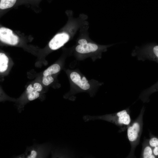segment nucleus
Instances as JSON below:
<instances>
[{
  "instance_id": "4",
  "label": "nucleus",
  "mask_w": 158,
  "mask_h": 158,
  "mask_svg": "<svg viewBox=\"0 0 158 158\" xmlns=\"http://www.w3.org/2000/svg\"><path fill=\"white\" fill-rule=\"evenodd\" d=\"M131 55L136 56L138 60H149L158 63V45L149 44L141 47L136 46Z\"/></svg>"
},
{
  "instance_id": "20",
  "label": "nucleus",
  "mask_w": 158,
  "mask_h": 158,
  "mask_svg": "<svg viewBox=\"0 0 158 158\" xmlns=\"http://www.w3.org/2000/svg\"><path fill=\"white\" fill-rule=\"evenodd\" d=\"M153 154L156 158H158V146L153 148Z\"/></svg>"
},
{
  "instance_id": "7",
  "label": "nucleus",
  "mask_w": 158,
  "mask_h": 158,
  "mask_svg": "<svg viewBox=\"0 0 158 158\" xmlns=\"http://www.w3.org/2000/svg\"><path fill=\"white\" fill-rule=\"evenodd\" d=\"M69 35L65 32L56 34L49 41V46L52 50L57 49L62 47L69 40Z\"/></svg>"
},
{
  "instance_id": "16",
  "label": "nucleus",
  "mask_w": 158,
  "mask_h": 158,
  "mask_svg": "<svg viewBox=\"0 0 158 158\" xmlns=\"http://www.w3.org/2000/svg\"><path fill=\"white\" fill-rule=\"evenodd\" d=\"M27 98L29 101H31L39 97L40 93L35 90L30 93H27Z\"/></svg>"
},
{
  "instance_id": "17",
  "label": "nucleus",
  "mask_w": 158,
  "mask_h": 158,
  "mask_svg": "<svg viewBox=\"0 0 158 158\" xmlns=\"http://www.w3.org/2000/svg\"><path fill=\"white\" fill-rule=\"evenodd\" d=\"M54 79L51 75L44 76L43 77L42 83L45 85L47 86L52 83Z\"/></svg>"
},
{
  "instance_id": "18",
  "label": "nucleus",
  "mask_w": 158,
  "mask_h": 158,
  "mask_svg": "<svg viewBox=\"0 0 158 158\" xmlns=\"http://www.w3.org/2000/svg\"><path fill=\"white\" fill-rule=\"evenodd\" d=\"M33 87L36 91L38 92L41 91L42 89V85L38 83H35L34 84Z\"/></svg>"
},
{
  "instance_id": "5",
  "label": "nucleus",
  "mask_w": 158,
  "mask_h": 158,
  "mask_svg": "<svg viewBox=\"0 0 158 158\" xmlns=\"http://www.w3.org/2000/svg\"><path fill=\"white\" fill-rule=\"evenodd\" d=\"M52 145L49 143L41 144L34 143L27 147L25 151L22 154L15 156L18 158H43L47 157L51 151Z\"/></svg>"
},
{
  "instance_id": "8",
  "label": "nucleus",
  "mask_w": 158,
  "mask_h": 158,
  "mask_svg": "<svg viewBox=\"0 0 158 158\" xmlns=\"http://www.w3.org/2000/svg\"><path fill=\"white\" fill-rule=\"evenodd\" d=\"M99 49V46L97 44L90 43L80 44L77 45L75 50L78 53L81 54H86L93 52Z\"/></svg>"
},
{
  "instance_id": "13",
  "label": "nucleus",
  "mask_w": 158,
  "mask_h": 158,
  "mask_svg": "<svg viewBox=\"0 0 158 158\" xmlns=\"http://www.w3.org/2000/svg\"><path fill=\"white\" fill-rule=\"evenodd\" d=\"M51 150V157H70L69 153L65 150H59L57 149H54Z\"/></svg>"
},
{
  "instance_id": "10",
  "label": "nucleus",
  "mask_w": 158,
  "mask_h": 158,
  "mask_svg": "<svg viewBox=\"0 0 158 158\" xmlns=\"http://www.w3.org/2000/svg\"><path fill=\"white\" fill-rule=\"evenodd\" d=\"M140 158H156L153 154V148L149 144L147 139H145L142 144V148Z\"/></svg>"
},
{
  "instance_id": "6",
  "label": "nucleus",
  "mask_w": 158,
  "mask_h": 158,
  "mask_svg": "<svg viewBox=\"0 0 158 158\" xmlns=\"http://www.w3.org/2000/svg\"><path fill=\"white\" fill-rule=\"evenodd\" d=\"M0 40L2 42L12 45L17 44L19 38L11 29L4 27L0 28Z\"/></svg>"
},
{
  "instance_id": "9",
  "label": "nucleus",
  "mask_w": 158,
  "mask_h": 158,
  "mask_svg": "<svg viewBox=\"0 0 158 158\" xmlns=\"http://www.w3.org/2000/svg\"><path fill=\"white\" fill-rule=\"evenodd\" d=\"M157 92H158V81L150 87L143 90L139 96V98L144 103L148 102L151 95Z\"/></svg>"
},
{
  "instance_id": "14",
  "label": "nucleus",
  "mask_w": 158,
  "mask_h": 158,
  "mask_svg": "<svg viewBox=\"0 0 158 158\" xmlns=\"http://www.w3.org/2000/svg\"><path fill=\"white\" fill-rule=\"evenodd\" d=\"M17 0H0V9L3 10L12 7L15 4Z\"/></svg>"
},
{
  "instance_id": "3",
  "label": "nucleus",
  "mask_w": 158,
  "mask_h": 158,
  "mask_svg": "<svg viewBox=\"0 0 158 158\" xmlns=\"http://www.w3.org/2000/svg\"><path fill=\"white\" fill-rule=\"evenodd\" d=\"M145 108L143 106L137 118L132 121L127 128V137L130 144V151L127 157H134L135 151L139 143L143 126Z\"/></svg>"
},
{
  "instance_id": "21",
  "label": "nucleus",
  "mask_w": 158,
  "mask_h": 158,
  "mask_svg": "<svg viewBox=\"0 0 158 158\" xmlns=\"http://www.w3.org/2000/svg\"><path fill=\"white\" fill-rule=\"evenodd\" d=\"M87 43V40L83 39H80L78 41V43L80 44H84Z\"/></svg>"
},
{
  "instance_id": "15",
  "label": "nucleus",
  "mask_w": 158,
  "mask_h": 158,
  "mask_svg": "<svg viewBox=\"0 0 158 158\" xmlns=\"http://www.w3.org/2000/svg\"><path fill=\"white\" fill-rule=\"evenodd\" d=\"M147 140L149 144L152 148L158 146V137L150 133V138Z\"/></svg>"
},
{
  "instance_id": "1",
  "label": "nucleus",
  "mask_w": 158,
  "mask_h": 158,
  "mask_svg": "<svg viewBox=\"0 0 158 158\" xmlns=\"http://www.w3.org/2000/svg\"><path fill=\"white\" fill-rule=\"evenodd\" d=\"M69 77L71 83V90L67 96L71 99L75 94L82 92H87L93 97L98 87L102 85V83L97 81L88 80L76 71L72 70Z\"/></svg>"
},
{
  "instance_id": "2",
  "label": "nucleus",
  "mask_w": 158,
  "mask_h": 158,
  "mask_svg": "<svg viewBox=\"0 0 158 158\" xmlns=\"http://www.w3.org/2000/svg\"><path fill=\"white\" fill-rule=\"evenodd\" d=\"M129 108L111 114L99 116L86 115L83 117L85 122L96 120L105 121L111 123L118 127L119 132L125 131L132 121Z\"/></svg>"
},
{
  "instance_id": "19",
  "label": "nucleus",
  "mask_w": 158,
  "mask_h": 158,
  "mask_svg": "<svg viewBox=\"0 0 158 158\" xmlns=\"http://www.w3.org/2000/svg\"><path fill=\"white\" fill-rule=\"evenodd\" d=\"M26 90V93L30 92L35 90L31 84H30L28 85L27 88Z\"/></svg>"
},
{
  "instance_id": "11",
  "label": "nucleus",
  "mask_w": 158,
  "mask_h": 158,
  "mask_svg": "<svg viewBox=\"0 0 158 158\" xmlns=\"http://www.w3.org/2000/svg\"><path fill=\"white\" fill-rule=\"evenodd\" d=\"M61 67L60 65L57 63L54 64L45 70L44 72V76L55 74L59 72L60 70Z\"/></svg>"
},
{
  "instance_id": "12",
  "label": "nucleus",
  "mask_w": 158,
  "mask_h": 158,
  "mask_svg": "<svg viewBox=\"0 0 158 158\" xmlns=\"http://www.w3.org/2000/svg\"><path fill=\"white\" fill-rule=\"evenodd\" d=\"M8 59L6 55L3 53H0V72L6 71L8 67Z\"/></svg>"
}]
</instances>
